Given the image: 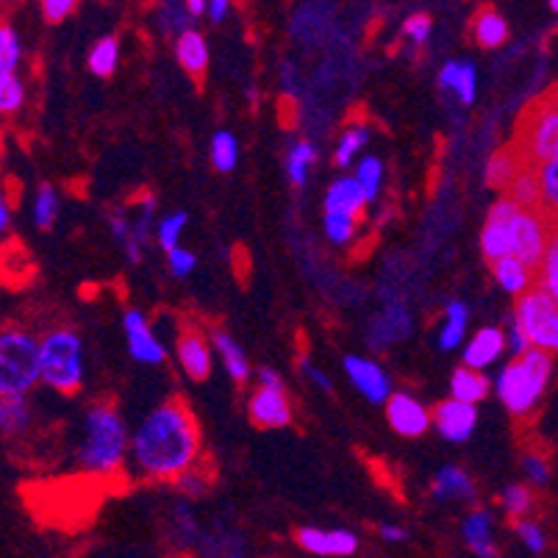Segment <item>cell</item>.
<instances>
[{"mask_svg": "<svg viewBox=\"0 0 558 558\" xmlns=\"http://www.w3.org/2000/svg\"><path fill=\"white\" fill-rule=\"evenodd\" d=\"M201 428L181 398L156 405L131 436L134 466L150 481H175L201 461Z\"/></svg>", "mask_w": 558, "mask_h": 558, "instance_id": "1", "label": "cell"}, {"mask_svg": "<svg viewBox=\"0 0 558 558\" xmlns=\"http://www.w3.org/2000/svg\"><path fill=\"white\" fill-rule=\"evenodd\" d=\"M131 450V434L120 411L111 403H98L86 411L84 442L78 448L81 470L93 475H111L123 470Z\"/></svg>", "mask_w": 558, "mask_h": 558, "instance_id": "2", "label": "cell"}, {"mask_svg": "<svg viewBox=\"0 0 558 558\" xmlns=\"http://www.w3.org/2000/svg\"><path fill=\"white\" fill-rule=\"evenodd\" d=\"M43 384L39 339L17 326L0 328V398H28Z\"/></svg>", "mask_w": 558, "mask_h": 558, "instance_id": "3", "label": "cell"}, {"mask_svg": "<svg viewBox=\"0 0 558 558\" xmlns=\"http://www.w3.org/2000/svg\"><path fill=\"white\" fill-rule=\"evenodd\" d=\"M553 373L550 353L542 350H527L525 356L514 359L504 367L500 378H497V398L504 400L506 409L514 417H527L534 405L539 403L542 392H545L547 380Z\"/></svg>", "mask_w": 558, "mask_h": 558, "instance_id": "4", "label": "cell"}, {"mask_svg": "<svg viewBox=\"0 0 558 558\" xmlns=\"http://www.w3.org/2000/svg\"><path fill=\"white\" fill-rule=\"evenodd\" d=\"M43 384L59 395H75L84 387V342L73 328H50L39 337Z\"/></svg>", "mask_w": 558, "mask_h": 558, "instance_id": "5", "label": "cell"}, {"mask_svg": "<svg viewBox=\"0 0 558 558\" xmlns=\"http://www.w3.org/2000/svg\"><path fill=\"white\" fill-rule=\"evenodd\" d=\"M522 159L539 170L547 161L558 159V109L553 106L550 95H542L534 104H527L517 120L514 140H511Z\"/></svg>", "mask_w": 558, "mask_h": 558, "instance_id": "6", "label": "cell"}, {"mask_svg": "<svg viewBox=\"0 0 558 558\" xmlns=\"http://www.w3.org/2000/svg\"><path fill=\"white\" fill-rule=\"evenodd\" d=\"M517 326L525 331L531 348L542 353H558V306L545 289L534 287L517 298L514 317Z\"/></svg>", "mask_w": 558, "mask_h": 558, "instance_id": "7", "label": "cell"}, {"mask_svg": "<svg viewBox=\"0 0 558 558\" xmlns=\"http://www.w3.org/2000/svg\"><path fill=\"white\" fill-rule=\"evenodd\" d=\"M547 236H550V220L545 217V211L520 209L514 222V236H511V256L539 272L547 251Z\"/></svg>", "mask_w": 558, "mask_h": 558, "instance_id": "8", "label": "cell"}, {"mask_svg": "<svg viewBox=\"0 0 558 558\" xmlns=\"http://www.w3.org/2000/svg\"><path fill=\"white\" fill-rule=\"evenodd\" d=\"M522 206H517L511 197H500L489 209L481 231V253L489 264L500 262V258L511 256V236H514V222Z\"/></svg>", "mask_w": 558, "mask_h": 558, "instance_id": "9", "label": "cell"}, {"mask_svg": "<svg viewBox=\"0 0 558 558\" xmlns=\"http://www.w3.org/2000/svg\"><path fill=\"white\" fill-rule=\"evenodd\" d=\"M387 420L389 428H392L395 434L405 436V439H420V436L434 425L430 411L409 392H395L392 398L387 400Z\"/></svg>", "mask_w": 558, "mask_h": 558, "instance_id": "10", "label": "cell"}, {"mask_svg": "<svg viewBox=\"0 0 558 558\" xmlns=\"http://www.w3.org/2000/svg\"><path fill=\"white\" fill-rule=\"evenodd\" d=\"M123 328H125V339H129V350L131 356L142 364H165L167 350L165 344L159 342V337L150 328L148 317L136 308L123 314Z\"/></svg>", "mask_w": 558, "mask_h": 558, "instance_id": "11", "label": "cell"}, {"mask_svg": "<svg viewBox=\"0 0 558 558\" xmlns=\"http://www.w3.org/2000/svg\"><path fill=\"white\" fill-rule=\"evenodd\" d=\"M344 373L353 380V387L369 400V403H384L392 398V380L384 373L380 364H375L373 359L362 356H348L344 359Z\"/></svg>", "mask_w": 558, "mask_h": 558, "instance_id": "12", "label": "cell"}, {"mask_svg": "<svg viewBox=\"0 0 558 558\" xmlns=\"http://www.w3.org/2000/svg\"><path fill=\"white\" fill-rule=\"evenodd\" d=\"M295 542L312 556L344 558L359 550V536L350 531H323V527H298Z\"/></svg>", "mask_w": 558, "mask_h": 558, "instance_id": "13", "label": "cell"}, {"mask_svg": "<svg viewBox=\"0 0 558 558\" xmlns=\"http://www.w3.org/2000/svg\"><path fill=\"white\" fill-rule=\"evenodd\" d=\"M436 430L448 439V442H466L473 436L475 425H478V411L470 403H459V400H442L430 411Z\"/></svg>", "mask_w": 558, "mask_h": 558, "instance_id": "14", "label": "cell"}, {"mask_svg": "<svg viewBox=\"0 0 558 558\" xmlns=\"http://www.w3.org/2000/svg\"><path fill=\"white\" fill-rule=\"evenodd\" d=\"M247 417L256 428H283L292 423V403H289L287 392L258 387L247 400Z\"/></svg>", "mask_w": 558, "mask_h": 558, "instance_id": "15", "label": "cell"}, {"mask_svg": "<svg viewBox=\"0 0 558 558\" xmlns=\"http://www.w3.org/2000/svg\"><path fill=\"white\" fill-rule=\"evenodd\" d=\"M175 353H179V362L184 367V373L192 380H206L211 375V350L206 337L201 333V328L186 326L179 333V342H175Z\"/></svg>", "mask_w": 558, "mask_h": 558, "instance_id": "16", "label": "cell"}, {"mask_svg": "<svg viewBox=\"0 0 558 558\" xmlns=\"http://www.w3.org/2000/svg\"><path fill=\"white\" fill-rule=\"evenodd\" d=\"M411 331V314L403 303H389L369 326V344L373 348H389L395 342H403Z\"/></svg>", "mask_w": 558, "mask_h": 558, "instance_id": "17", "label": "cell"}, {"mask_svg": "<svg viewBox=\"0 0 558 558\" xmlns=\"http://www.w3.org/2000/svg\"><path fill=\"white\" fill-rule=\"evenodd\" d=\"M364 209H367V197H364V190L359 186L356 175H339V179L328 186L326 211L362 220Z\"/></svg>", "mask_w": 558, "mask_h": 558, "instance_id": "18", "label": "cell"}, {"mask_svg": "<svg viewBox=\"0 0 558 558\" xmlns=\"http://www.w3.org/2000/svg\"><path fill=\"white\" fill-rule=\"evenodd\" d=\"M175 59H179L184 73L190 75L195 84H203L206 70H209V45H206V37H203L197 28H190V32L181 34V37L175 39Z\"/></svg>", "mask_w": 558, "mask_h": 558, "instance_id": "19", "label": "cell"}, {"mask_svg": "<svg viewBox=\"0 0 558 558\" xmlns=\"http://www.w3.org/2000/svg\"><path fill=\"white\" fill-rule=\"evenodd\" d=\"M506 350V333L500 328H481L464 348V367L486 369L500 359Z\"/></svg>", "mask_w": 558, "mask_h": 558, "instance_id": "20", "label": "cell"}, {"mask_svg": "<svg viewBox=\"0 0 558 558\" xmlns=\"http://www.w3.org/2000/svg\"><path fill=\"white\" fill-rule=\"evenodd\" d=\"M461 534H464L466 547L478 558H500L495 536H492V514L486 509L470 511L464 525H461Z\"/></svg>", "mask_w": 558, "mask_h": 558, "instance_id": "21", "label": "cell"}, {"mask_svg": "<svg viewBox=\"0 0 558 558\" xmlns=\"http://www.w3.org/2000/svg\"><path fill=\"white\" fill-rule=\"evenodd\" d=\"M489 267H492V276H495V281L500 283V287H504V292H509V295L520 298L536 287V272L531 270V267H525L520 258L506 256V258H500V262L489 264Z\"/></svg>", "mask_w": 558, "mask_h": 558, "instance_id": "22", "label": "cell"}, {"mask_svg": "<svg viewBox=\"0 0 558 558\" xmlns=\"http://www.w3.org/2000/svg\"><path fill=\"white\" fill-rule=\"evenodd\" d=\"M136 203H140V215H136L134 228H131V240L123 247L131 264H140L145 258V245H148V233L156 217V195L154 192H142Z\"/></svg>", "mask_w": 558, "mask_h": 558, "instance_id": "23", "label": "cell"}, {"mask_svg": "<svg viewBox=\"0 0 558 558\" xmlns=\"http://www.w3.org/2000/svg\"><path fill=\"white\" fill-rule=\"evenodd\" d=\"M525 167L531 165L522 159L520 150H517L514 145H506V148L497 150L489 159V165H486V184H489L492 190L506 192L511 186V181H514Z\"/></svg>", "mask_w": 558, "mask_h": 558, "instance_id": "24", "label": "cell"}, {"mask_svg": "<svg viewBox=\"0 0 558 558\" xmlns=\"http://www.w3.org/2000/svg\"><path fill=\"white\" fill-rule=\"evenodd\" d=\"M430 495L436 500H473L475 484L461 466H445V470L436 473L434 484H430Z\"/></svg>", "mask_w": 558, "mask_h": 558, "instance_id": "25", "label": "cell"}, {"mask_svg": "<svg viewBox=\"0 0 558 558\" xmlns=\"http://www.w3.org/2000/svg\"><path fill=\"white\" fill-rule=\"evenodd\" d=\"M470 32H473L475 45H481V48H500L509 39V23L497 9H478Z\"/></svg>", "mask_w": 558, "mask_h": 558, "instance_id": "26", "label": "cell"}, {"mask_svg": "<svg viewBox=\"0 0 558 558\" xmlns=\"http://www.w3.org/2000/svg\"><path fill=\"white\" fill-rule=\"evenodd\" d=\"M489 378H486L484 373H478V369H470V367H459L453 373V378H450V395H453V400H459V403H481V400L489 395Z\"/></svg>", "mask_w": 558, "mask_h": 558, "instance_id": "27", "label": "cell"}, {"mask_svg": "<svg viewBox=\"0 0 558 558\" xmlns=\"http://www.w3.org/2000/svg\"><path fill=\"white\" fill-rule=\"evenodd\" d=\"M32 417L28 398H0V436L17 439L32 428Z\"/></svg>", "mask_w": 558, "mask_h": 558, "instance_id": "28", "label": "cell"}, {"mask_svg": "<svg viewBox=\"0 0 558 558\" xmlns=\"http://www.w3.org/2000/svg\"><path fill=\"white\" fill-rule=\"evenodd\" d=\"M215 348L217 353H220L222 364H226L228 375H231L236 384H245L247 378H251V364H247V356L245 350L240 348V342L233 337H228L226 331H215Z\"/></svg>", "mask_w": 558, "mask_h": 558, "instance_id": "29", "label": "cell"}, {"mask_svg": "<svg viewBox=\"0 0 558 558\" xmlns=\"http://www.w3.org/2000/svg\"><path fill=\"white\" fill-rule=\"evenodd\" d=\"M536 287L545 289L558 306V220H550V236H547V251L545 258H542V267L536 272Z\"/></svg>", "mask_w": 558, "mask_h": 558, "instance_id": "30", "label": "cell"}, {"mask_svg": "<svg viewBox=\"0 0 558 558\" xmlns=\"http://www.w3.org/2000/svg\"><path fill=\"white\" fill-rule=\"evenodd\" d=\"M466 326H470V312L461 301H450L445 306V328L439 331V348L442 350H456L464 339Z\"/></svg>", "mask_w": 558, "mask_h": 558, "instance_id": "31", "label": "cell"}, {"mask_svg": "<svg viewBox=\"0 0 558 558\" xmlns=\"http://www.w3.org/2000/svg\"><path fill=\"white\" fill-rule=\"evenodd\" d=\"M317 161V148H314L312 142L308 140H301L295 142L292 148H289L287 154V175H289V184L292 186H306L308 181V170H312V165Z\"/></svg>", "mask_w": 558, "mask_h": 558, "instance_id": "32", "label": "cell"}, {"mask_svg": "<svg viewBox=\"0 0 558 558\" xmlns=\"http://www.w3.org/2000/svg\"><path fill=\"white\" fill-rule=\"evenodd\" d=\"M117 64H120V43L117 37H104L93 45L89 56H86V68L98 78H109L114 75Z\"/></svg>", "mask_w": 558, "mask_h": 558, "instance_id": "33", "label": "cell"}, {"mask_svg": "<svg viewBox=\"0 0 558 558\" xmlns=\"http://www.w3.org/2000/svg\"><path fill=\"white\" fill-rule=\"evenodd\" d=\"M59 209H62V201H59V192L53 190L50 184H39L37 195H34V206H32V217L34 226L39 231H50L59 220Z\"/></svg>", "mask_w": 558, "mask_h": 558, "instance_id": "34", "label": "cell"}, {"mask_svg": "<svg viewBox=\"0 0 558 558\" xmlns=\"http://www.w3.org/2000/svg\"><path fill=\"white\" fill-rule=\"evenodd\" d=\"M536 179H539V211H545L547 220H558V159L542 165Z\"/></svg>", "mask_w": 558, "mask_h": 558, "instance_id": "35", "label": "cell"}, {"mask_svg": "<svg viewBox=\"0 0 558 558\" xmlns=\"http://www.w3.org/2000/svg\"><path fill=\"white\" fill-rule=\"evenodd\" d=\"M506 197L522 206V209H539V179H536L534 167H525V170L511 181V186L506 190Z\"/></svg>", "mask_w": 558, "mask_h": 558, "instance_id": "36", "label": "cell"}, {"mask_svg": "<svg viewBox=\"0 0 558 558\" xmlns=\"http://www.w3.org/2000/svg\"><path fill=\"white\" fill-rule=\"evenodd\" d=\"M367 140L369 131L364 129V125H350V129H344V134L339 136L337 142V150H333V165L348 170V167L353 165V159L359 156V150L367 145Z\"/></svg>", "mask_w": 558, "mask_h": 558, "instance_id": "37", "label": "cell"}, {"mask_svg": "<svg viewBox=\"0 0 558 558\" xmlns=\"http://www.w3.org/2000/svg\"><path fill=\"white\" fill-rule=\"evenodd\" d=\"M25 106V81L20 73H0V117L20 114Z\"/></svg>", "mask_w": 558, "mask_h": 558, "instance_id": "38", "label": "cell"}, {"mask_svg": "<svg viewBox=\"0 0 558 558\" xmlns=\"http://www.w3.org/2000/svg\"><path fill=\"white\" fill-rule=\"evenodd\" d=\"M20 64H23V43L14 25L0 20V73H17Z\"/></svg>", "mask_w": 558, "mask_h": 558, "instance_id": "39", "label": "cell"}, {"mask_svg": "<svg viewBox=\"0 0 558 558\" xmlns=\"http://www.w3.org/2000/svg\"><path fill=\"white\" fill-rule=\"evenodd\" d=\"M356 181L364 190L367 203L378 201L380 184H384V161H380L378 156H364V159L356 165Z\"/></svg>", "mask_w": 558, "mask_h": 558, "instance_id": "40", "label": "cell"}, {"mask_svg": "<svg viewBox=\"0 0 558 558\" xmlns=\"http://www.w3.org/2000/svg\"><path fill=\"white\" fill-rule=\"evenodd\" d=\"M240 161V142L236 136L228 134V131H217L215 140H211V165L220 172H231Z\"/></svg>", "mask_w": 558, "mask_h": 558, "instance_id": "41", "label": "cell"}, {"mask_svg": "<svg viewBox=\"0 0 558 558\" xmlns=\"http://www.w3.org/2000/svg\"><path fill=\"white\" fill-rule=\"evenodd\" d=\"M504 509L514 522L527 520V514L534 511V492L525 484H511L504 489Z\"/></svg>", "mask_w": 558, "mask_h": 558, "instance_id": "42", "label": "cell"}, {"mask_svg": "<svg viewBox=\"0 0 558 558\" xmlns=\"http://www.w3.org/2000/svg\"><path fill=\"white\" fill-rule=\"evenodd\" d=\"M156 20H159L161 34L175 39L192 28V17L190 12H186V3H165V7L159 9V17Z\"/></svg>", "mask_w": 558, "mask_h": 558, "instance_id": "43", "label": "cell"}, {"mask_svg": "<svg viewBox=\"0 0 558 558\" xmlns=\"http://www.w3.org/2000/svg\"><path fill=\"white\" fill-rule=\"evenodd\" d=\"M211 484H215V473H211V466L201 459L192 466L190 473H184L175 481V489L184 492V495L190 497H201L211 489Z\"/></svg>", "mask_w": 558, "mask_h": 558, "instance_id": "44", "label": "cell"}, {"mask_svg": "<svg viewBox=\"0 0 558 558\" xmlns=\"http://www.w3.org/2000/svg\"><path fill=\"white\" fill-rule=\"evenodd\" d=\"M184 228H186L184 211H172V215L161 217L159 228H156V240H159V245L165 247L167 253L175 251V247H179L181 233H184Z\"/></svg>", "mask_w": 558, "mask_h": 558, "instance_id": "45", "label": "cell"}, {"mask_svg": "<svg viewBox=\"0 0 558 558\" xmlns=\"http://www.w3.org/2000/svg\"><path fill=\"white\" fill-rule=\"evenodd\" d=\"M356 226L359 220H353V217L331 215V211H326V233L333 245H348V242L356 236Z\"/></svg>", "mask_w": 558, "mask_h": 558, "instance_id": "46", "label": "cell"}, {"mask_svg": "<svg viewBox=\"0 0 558 558\" xmlns=\"http://www.w3.org/2000/svg\"><path fill=\"white\" fill-rule=\"evenodd\" d=\"M403 43H409L411 48L420 50L430 37V17L428 14H411L403 23V32H400Z\"/></svg>", "mask_w": 558, "mask_h": 558, "instance_id": "47", "label": "cell"}, {"mask_svg": "<svg viewBox=\"0 0 558 558\" xmlns=\"http://www.w3.org/2000/svg\"><path fill=\"white\" fill-rule=\"evenodd\" d=\"M522 473H525V478L534 486H545L550 481V464H547V459L542 453L527 450V453H522Z\"/></svg>", "mask_w": 558, "mask_h": 558, "instance_id": "48", "label": "cell"}, {"mask_svg": "<svg viewBox=\"0 0 558 558\" xmlns=\"http://www.w3.org/2000/svg\"><path fill=\"white\" fill-rule=\"evenodd\" d=\"M514 531H517V536H520V542L527 547V550L536 553V556H539V553H545V547H547L545 531H542V527L536 525L534 520L514 522Z\"/></svg>", "mask_w": 558, "mask_h": 558, "instance_id": "49", "label": "cell"}, {"mask_svg": "<svg viewBox=\"0 0 558 558\" xmlns=\"http://www.w3.org/2000/svg\"><path fill=\"white\" fill-rule=\"evenodd\" d=\"M475 89H478V73H475V64L464 62L459 70V81H456L453 93L456 98L464 106H470L475 100Z\"/></svg>", "mask_w": 558, "mask_h": 558, "instance_id": "50", "label": "cell"}, {"mask_svg": "<svg viewBox=\"0 0 558 558\" xmlns=\"http://www.w3.org/2000/svg\"><path fill=\"white\" fill-rule=\"evenodd\" d=\"M14 211H17V203H14L12 186L0 181V242L9 240V233H12Z\"/></svg>", "mask_w": 558, "mask_h": 558, "instance_id": "51", "label": "cell"}, {"mask_svg": "<svg viewBox=\"0 0 558 558\" xmlns=\"http://www.w3.org/2000/svg\"><path fill=\"white\" fill-rule=\"evenodd\" d=\"M75 9H78L75 0H43V3H39V12H43L45 23L50 25H59L68 17H73Z\"/></svg>", "mask_w": 558, "mask_h": 558, "instance_id": "52", "label": "cell"}, {"mask_svg": "<svg viewBox=\"0 0 558 558\" xmlns=\"http://www.w3.org/2000/svg\"><path fill=\"white\" fill-rule=\"evenodd\" d=\"M167 264H170L172 276L184 278V276H190L192 270H195L197 258H195V253H192V251H184V247H175V251L167 253Z\"/></svg>", "mask_w": 558, "mask_h": 558, "instance_id": "53", "label": "cell"}, {"mask_svg": "<svg viewBox=\"0 0 558 558\" xmlns=\"http://www.w3.org/2000/svg\"><path fill=\"white\" fill-rule=\"evenodd\" d=\"M109 228L114 233V240L125 247V242L131 240V228H134V220L129 217L125 209H111L109 211Z\"/></svg>", "mask_w": 558, "mask_h": 558, "instance_id": "54", "label": "cell"}, {"mask_svg": "<svg viewBox=\"0 0 558 558\" xmlns=\"http://www.w3.org/2000/svg\"><path fill=\"white\" fill-rule=\"evenodd\" d=\"M506 348H509V350H511V353H514V359L525 356L527 350H534V348H531V342H527L525 331H522V328H520V326H517L514 319H511V326H509V331H506Z\"/></svg>", "mask_w": 558, "mask_h": 558, "instance_id": "55", "label": "cell"}, {"mask_svg": "<svg viewBox=\"0 0 558 558\" xmlns=\"http://www.w3.org/2000/svg\"><path fill=\"white\" fill-rule=\"evenodd\" d=\"M301 369H303V375H306V378L312 380L314 387L323 389V392H333V380L328 378L326 373H319V369L314 367V364L308 362V359H301Z\"/></svg>", "mask_w": 558, "mask_h": 558, "instance_id": "56", "label": "cell"}, {"mask_svg": "<svg viewBox=\"0 0 558 558\" xmlns=\"http://www.w3.org/2000/svg\"><path fill=\"white\" fill-rule=\"evenodd\" d=\"M258 387L272 389V392H283V378L270 367L258 369Z\"/></svg>", "mask_w": 558, "mask_h": 558, "instance_id": "57", "label": "cell"}, {"mask_svg": "<svg viewBox=\"0 0 558 558\" xmlns=\"http://www.w3.org/2000/svg\"><path fill=\"white\" fill-rule=\"evenodd\" d=\"M461 62H448L442 70H439V89H453L456 81H459Z\"/></svg>", "mask_w": 558, "mask_h": 558, "instance_id": "58", "label": "cell"}, {"mask_svg": "<svg viewBox=\"0 0 558 558\" xmlns=\"http://www.w3.org/2000/svg\"><path fill=\"white\" fill-rule=\"evenodd\" d=\"M378 534H380V539L384 542H405V527H400V525H392V522H384V525L378 527Z\"/></svg>", "mask_w": 558, "mask_h": 558, "instance_id": "59", "label": "cell"}, {"mask_svg": "<svg viewBox=\"0 0 558 558\" xmlns=\"http://www.w3.org/2000/svg\"><path fill=\"white\" fill-rule=\"evenodd\" d=\"M228 9H231V3H228V0H209V20L211 23H222V20H226V14H228Z\"/></svg>", "mask_w": 558, "mask_h": 558, "instance_id": "60", "label": "cell"}, {"mask_svg": "<svg viewBox=\"0 0 558 558\" xmlns=\"http://www.w3.org/2000/svg\"><path fill=\"white\" fill-rule=\"evenodd\" d=\"M186 12H190L192 20H197L209 12V3L206 0H186Z\"/></svg>", "mask_w": 558, "mask_h": 558, "instance_id": "61", "label": "cell"}, {"mask_svg": "<svg viewBox=\"0 0 558 558\" xmlns=\"http://www.w3.org/2000/svg\"><path fill=\"white\" fill-rule=\"evenodd\" d=\"M547 95H550L553 106H556V109H558V84H556V86H550V89H547Z\"/></svg>", "mask_w": 558, "mask_h": 558, "instance_id": "62", "label": "cell"}, {"mask_svg": "<svg viewBox=\"0 0 558 558\" xmlns=\"http://www.w3.org/2000/svg\"><path fill=\"white\" fill-rule=\"evenodd\" d=\"M550 9L553 12H558V0H550Z\"/></svg>", "mask_w": 558, "mask_h": 558, "instance_id": "63", "label": "cell"}, {"mask_svg": "<svg viewBox=\"0 0 558 558\" xmlns=\"http://www.w3.org/2000/svg\"><path fill=\"white\" fill-rule=\"evenodd\" d=\"M0 159H3V142H0Z\"/></svg>", "mask_w": 558, "mask_h": 558, "instance_id": "64", "label": "cell"}]
</instances>
